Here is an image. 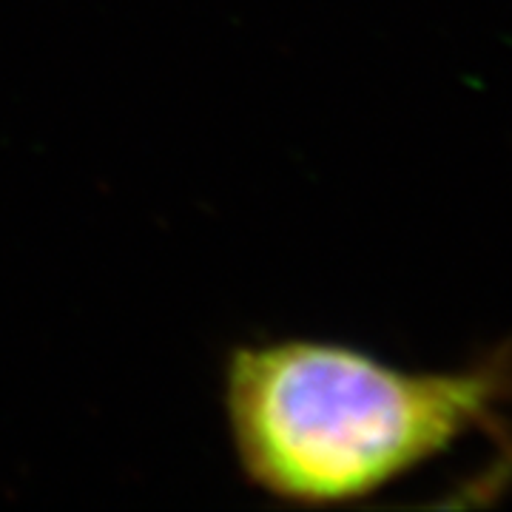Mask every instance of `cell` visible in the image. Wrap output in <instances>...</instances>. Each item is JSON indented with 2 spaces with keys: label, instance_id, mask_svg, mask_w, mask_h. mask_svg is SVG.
<instances>
[{
  "label": "cell",
  "instance_id": "obj_1",
  "mask_svg": "<svg viewBox=\"0 0 512 512\" xmlns=\"http://www.w3.org/2000/svg\"><path fill=\"white\" fill-rule=\"evenodd\" d=\"M512 356L404 370L322 339L245 342L222 367V410L245 481L279 504L330 510L379 495L498 424Z\"/></svg>",
  "mask_w": 512,
  "mask_h": 512
}]
</instances>
